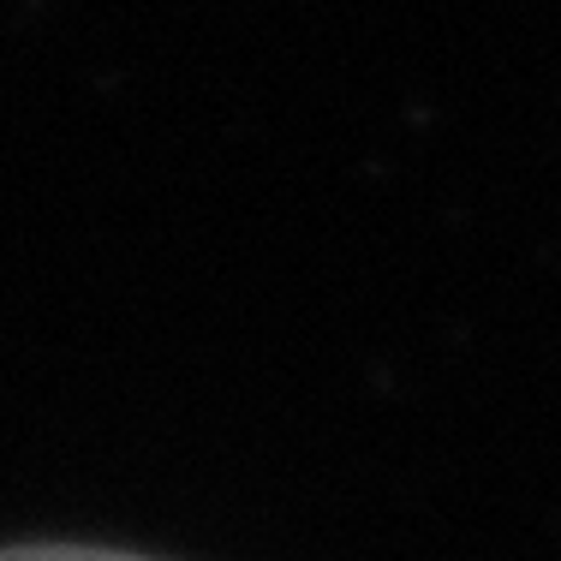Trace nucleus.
Wrapping results in <instances>:
<instances>
[{
	"instance_id": "nucleus-1",
	"label": "nucleus",
	"mask_w": 561,
	"mask_h": 561,
	"mask_svg": "<svg viewBox=\"0 0 561 561\" xmlns=\"http://www.w3.org/2000/svg\"><path fill=\"white\" fill-rule=\"evenodd\" d=\"M0 561H150V556H119V550H78V543H19V550H0Z\"/></svg>"
}]
</instances>
